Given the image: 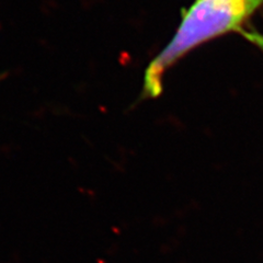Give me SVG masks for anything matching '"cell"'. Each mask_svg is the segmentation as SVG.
Here are the masks:
<instances>
[{"mask_svg":"<svg viewBox=\"0 0 263 263\" xmlns=\"http://www.w3.org/2000/svg\"><path fill=\"white\" fill-rule=\"evenodd\" d=\"M262 5L263 0H194L183 11L175 35L146 68L143 96L159 97L164 76L179 60L213 39L239 32Z\"/></svg>","mask_w":263,"mask_h":263,"instance_id":"6da1fadb","label":"cell"},{"mask_svg":"<svg viewBox=\"0 0 263 263\" xmlns=\"http://www.w3.org/2000/svg\"><path fill=\"white\" fill-rule=\"evenodd\" d=\"M240 34L246 39L248 40L249 42L259 47L261 51L263 52V32L257 31V30H240L239 31Z\"/></svg>","mask_w":263,"mask_h":263,"instance_id":"7a4b0ae2","label":"cell"}]
</instances>
